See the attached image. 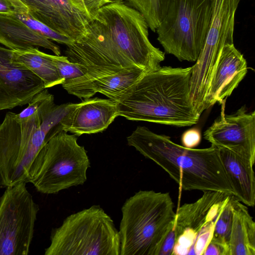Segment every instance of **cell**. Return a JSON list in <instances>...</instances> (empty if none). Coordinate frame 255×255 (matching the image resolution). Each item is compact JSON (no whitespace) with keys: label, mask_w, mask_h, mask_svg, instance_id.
Returning <instances> with one entry per match:
<instances>
[{"label":"cell","mask_w":255,"mask_h":255,"mask_svg":"<svg viewBox=\"0 0 255 255\" xmlns=\"http://www.w3.org/2000/svg\"><path fill=\"white\" fill-rule=\"evenodd\" d=\"M66 47V56L82 65L85 74L61 85L80 99L98 78L134 67L149 72L165 58L164 53L149 41L144 17L124 2L101 8L88 22L86 34Z\"/></svg>","instance_id":"cell-1"},{"label":"cell","mask_w":255,"mask_h":255,"mask_svg":"<svg viewBox=\"0 0 255 255\" xmlns=\"http://www.w3.org/2000/svg\"><path fill=\"white\" fill-rule=\"evenodd\" d=\"M192 66H160L145 73L115 101L118 116L178 127L197 124V113L190 95Z\"/></svg>","instance_id":"cell-2"},{"label":"cell","mask_w":255,"mask_h":255,"mask_svg":"<svg viewBox=\"0 0 255 255\" xmlns=\"http://www.w3.org/2000/svg\"><path fill=\"white\" fill-rule=\"evenodd\" d=\"M128 144L153 161L186 190L219 191L234 196V192L214 145L188 148L145 127H137L127 137Z\"/></svg>","instance_id":"cell-3"},{"label":"cell","mask_w":255,"mask_h":255,"mask_svg":"<svg viewBox=\"0 0 255 255\" xmlns=\"http://www.w3.org/2000/svg\"><path fill=\"white\" fill-rule=\"evenodd\" d=\"M73 103L56 105L46 115L36 112L18 119L7 112L0 123V187L27 183L29 171L45 144L61 129Z\"/></svg>","instance_id":"cell-4"},{"label":"cell","mask_w":255,"mask_h":255,"mask_svg":"<svg viewBox=\"0 0 255 255\" xmlns=\"http://www.w3.org/2000/svg\"><path fill=\"white\" fill-rule=\"evenodd\" d=\"M121 210L120 255H157L175 218L169 193L139 190Z\"/></svg>","instance_id":"cell-5"},{"label":"cell","mask_w":255,"mask_h":255,"mask_svg":"<svg viewBox=\"0 0 255 255\" xmlns=\"http://www.w3.org/2000/svg\"><path fill=\"white\" fill-rule=\"evenodd\" d=\"M50 240L45 255H120L119 230L100 205L67 217Z\"/></svg>","instance_id":"cell-6"},{"label":"cell","mask_w":255,"mask_h":255,"mask_svg":"<svg viewBox=\"0 0 255 255\" xmlns=\"http://www.w3.org/2000/svg\"><path fill=\"white\" fill-rule=\"evenodd\" d=\"M77 136L61 130L51 137L32 162L27 182L45 194L84 184L91 163Z\"/></svg>","instance_id":"cell-7"},{"label":"cell","mask_w":255,"mask_h":255,"mask_svg":"<svg viewBox=\"0 0 255 255\" xmlns=\"http://www.w3.org/2000/svg\"><path fill=\"white\" fill-rule=\"evenodd\" d=\"M211 13V0H171L156 30L158 41L166 53L195 62L204 45Z\"/></svg>","instance_id":"cell-8"},{"label":"cell","mask_w":255,"mask_h":255,"mask_svg":"<svg viewBox=\"0 0 255 255\" xmlns=\"http://www.w3.org/2000/svg\"><path fill=\"white\" fill-rule=\"evenodd\" d=\"M22 182L5 188L0 198V255H27L38 205Z\"/></svg>","instance_id":"cell-9"},{"label":"cell","mask_w":255,"mask_h":255,"mask_svg":"<svg viewBox=\"0 0 255 255\" xmlns=\"http://www.w3.org/2000/svg\"><path fill=\"white\" fill-rule=\"evenodd\" d=\"M241 0H211V13L203 49L192 66L190 95L203 102L207 96L211 77L223 47L233 44L236 10Z\"/></svg>","instance_id":"cell-10"},{"label":"cell","mask_w":255,"mask_h":255,"mask_svg":"<svg viewBox=\"0 0 255 255\" xmlns=\"http://www.w3.org/2000/svg\"><path fill=\"white\" fill-rule=\"evenodd\" d=\"M226 100L221 104L220 117L204 133V138L218 148L228 149L247 159L255 160V112H248L245 106L226 115Z\"/></svg>","instance_id":"cell-11"},{"label":"cell","mask_w":255,"mask_h":255,"mask_svg":"<svg viewBox=\"0 0 255 255\" xmlns=\"http://www.w3.org/2000/svg\"><path fill=\"white\" fill-rule=\"evenodd\" d=\"M228 195L205 191L195 202L185 203L177 209L171 228L176 237L172 255H188L204 225L217 217Z\"/></svg>","instance_id":"cell-12"},{"label":"cell","mask_w":255,"mask_h":255,"mask_svg":"<svg viewBox=\"0 0 255 255\" xmlns=\"http://www.w3.org/2000/svg\"><path fill=\"white\" fill-rule=\"evenodd\" d=\"M27 13L73 42L85 34L92 18L83 0H20Z\"/></svg>","instance_id":"cell-13"},{"label":"cell","mask_w":255,"mask_h":255,"mask_svg":"<svg viewBox=\"0 0 255 255\" xmlns=\"http://www.w3.org/2000/svg\"><path fill=\"white\" fill-rule=\"evenodd\" d=\"M11 52L0 46V111L28 104L45 89L36 75L11 62Z\"/></svg>","instance_id":"cell-14"},{"label":"cell","mask_w":255,"mask_h":255,"mask_svg":"<svg viewBox=\"0 0 255 255\" xmlns=\"http://www.w3.org/2000/svg\"><path fill=\"white\" fill-rule=\"evenodd\" d=\"M118 116L116 102L90 98L74 104L61 125L63 130L80 136L103 131Z\"/></svg>","instance_id":"cell-15"},{"label":"cell","mask_w":255,"mask_h":255,"mask_svg":"<svg viewBox=\"0 0 255 255\" xmlns=\"http://www.w3.org/2000/svg\"><path fill=\"white\" fill-rule=\"evenodd\" d=\"M248 72L246 60L234 44L224 46L212 74L206 102V110L230 96Z\"/></svg>","instance_id":"cell-16"},{"label":"cell","mask_w":255,"mask_h":255,"mask_svg":"<svg viewBox=\"0 0 255 255\" xmlns=\"http://www.w3.org/2000/svg\"><path fill=\"white\" fill-rule=\"evenodd\" d=\"M0 43L12 50L41 47L59 56V47L35 31L14 14L0 13Z\"/></svg>","instance_id":"cell-17"},{"label":"cell","mask_w":255,"mask_h":255,"mask_svg":"<svg viewBox=\"0 0 255 255\" xmlns=\"http://www.w3.org/2000/svg\"><path fill=\"white\" fill-rule=\"evenodd\" d=\"M218 148L221 160L233 189L235 197L246 206L254 207L255 204L254 165L228 149Z\"/></svg>","instance_id":"cell-18"},{"label":"cell","mask_w":255,"mask_h":255,"mask_svg":"<svg viewBox=\"0 0 255 255\" xmlns=\"http://www.w3.org/2000/svg\"><path fill=\"white\" fill-rule=\"evenodd\" d=\"M233 221L229 241L230 255H255V223L248 207L232 199Z\"/></svg>","instance_id":"cell-19"},{"label":"cell","mask_w":255,"mask_h":255,"mask_svg":"<svg viewBox=\"0 0 255 255\" xmlns=\"http://www.w3.org/2000/svg\"><path fill=\"white\" fill-rule=\"evenodd\" d=\"M11 61L28 69L38 77L43 82L45 88L64 82L50 58V54L40 51L37 47L12 50Z\"/></svg>","instance_id":"cell-20"},{"label":"cell","mask_w":255,"mask_h":255,"mask_svg":"<svg viewBox=\"0 0 255 255\" xmlns=\"http://www.w3.org/2000/svg\"><path fill=\"white\" fill-rule=\"evenodd\" d=\"M146 72L134 67L125 69L116 73L93 81L83 92L81 99H88L100 93L116 101L120 95L132 86Z\"/></svg>","instance_id":"cell-21"},{"label":"cell","mask_w":255,"mask_h":255,"mask_svg":"<svg viewBox=\"0 0 255 255\" xmlns=\"http://www.w3.org/2000/svg\"><path fill=\"white\" fill-rule=\"evenodd\" d=\"M171 0H125V2L139 12L148 27L155 32L167 13Z\"/></svg>","instance_id":"cell-22"},{"label":"cell","mask_w":255,"mask_h":255,"mask_svg":"<svg viewBox=\"0 0 255 255\" xmlns=\"http://www.w3.org/2000/svg\"><path fill=\"white\" fill-rule=\"evenodd\" d=\"M233 195H228L226 197L216 220L211 239L224 245L229 251V241L233 221Z\"/></svg>","instance_id":"cell-23"},{"label":"cell","mask_w":255,"mask_h":255,"mask_svg":"<svg viewBox=\"0 0 255 255\" xmlns=\"http://www.w3.org/2000/svg\"><path fill=\"white\" fill-rule=\"evenodd\" d=\"M16 16L26 25L46 38L57 43L68 46L73 42L67 37L62 35L35 19L27 12L15 13Z\"/></svg>","instance_id":"cell-24"},{"label":"cell","mask_w":255,"mask_h":255,"mask_svg":"<svg viewBox=\"0 0 255 255\" xmlns=\"http://www.w3.org/2000/svg\"><path fill=\"white\" fill-rule=\"evenodd\" d=\"M47 89L45 88L35 95L26 108L20 113L15 114L16 117L18 119H23L36 112L45 114L50 111L55 104L53 96Z\"/></svg>","instance_id":"cell-25"},{"label":"cell","mask_w":255,"mask_h":255,"mask_svg":"<svg viewBox=\"0 0 255 255\" xmlns=\"http://www.w3.org/2000/svg\"><path fill=\"white\" fill-rule=\"evenodd\" d=\"M50 58L64 82L81 77L85 74L82 65L71 62L66 56L50 55Z\"/></svg>","instance_id":"cell-26"},{"label":"cell","mask_w":255,"mask_h":255,"mask_svg":"<svg viewBox=\"0 0 255 255\" xmlns=\"http://www.w3.org/2000/svg\"><path fill=\"white\" fill-rule=\"evenodd\" d=\"M201 140V133L199 129L192 128L186 130L181 136L183 146L188 148H194L198 146Z\"/></svg>","instance_id":"cell-27"},{"label":"cell","mask_w":255,"mask_h":255,"mask_svg":"<svg viewBox=\"0 0 255 255\" xmlns=\"http://www.w3.org/2000/svg\"><path fill=\"white\" fill-rule=\"evenodd\" d=\"M203 255H230L229 250L224 245L211 240Z\"/></svg>","instance_id":"cell-28"},{"label":"cell","mask_w":255,"mask_h":255,"mask_svg":"<svg viewBox=\"0 0 255 255\" xmlns=\"http://www.w3.org/2000/svg\"><path fill=\"white\" fill-rule=\"evenodd\" d=\"M86 9L93 16L104 6L112 2V0H83Z\"/></svg>","instance_id":"cell-29"},{"label":"cell","mask_w":255,"mask_h":255,"mask_svg":"<svg viewBox=\"0 0 255 255\" xmlns=\"http://www.w3.org/2000/svg\"><path fill=\"white\" fill-rule=\"evenodd\" d=\"M0 13L14 14L15 11L7 0H0Z\"/></svg>","instance_id":"cell-30"},{"label":"cell","mask_w":255,"mask_h":255,"mask_svg":"<svg viewBox=\"0 0 255 255\" xmlns=\"http://www.w3.org/2000/svg\"><path fill=\"white\" fill-rule=\"evenodd\" d=\"M16 13L27 12V8L20 0H7Z\"/></svg>","instance_id":"cell-31"},{"label":"cell","mask_w":255,"mask_h":255,"mask_svg":"<svg viewBox=\"0 0 255 255\" xmlns=\"http://www.w3.org/2000/svg\"><path fill=\"white\" fill-rule=\"evenodd\" d=\"M125 0H112V2H125Z\"/></svg>","instance_id":"cell-32"}]
</instances>
